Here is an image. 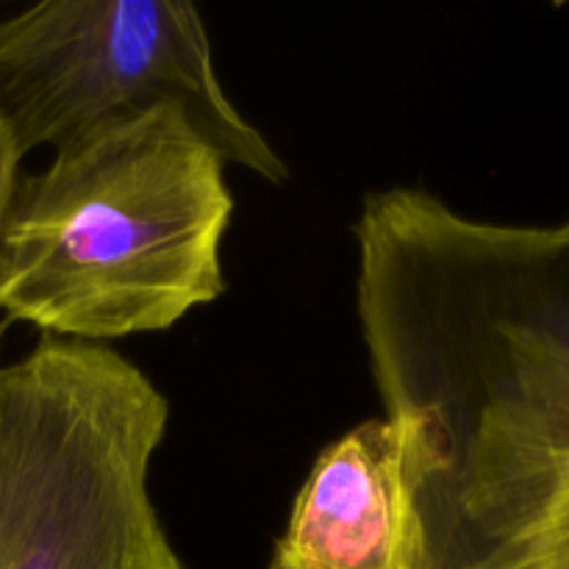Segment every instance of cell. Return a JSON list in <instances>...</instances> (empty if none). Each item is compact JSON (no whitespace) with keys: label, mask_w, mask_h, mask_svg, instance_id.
Masks as SVG:
<instances>
[{"label":"cell","mask_w":569,"mask_h":569,"mask_svg":"<svg viewBox=\"0 0 569 569\" xmlns=\"http://www.w3.org/2000/svg\"><path fill=\"white\" fill-rule=\"evenodd\" d=\"M226 159L176 109L56 150L0 222V311L42 337L167 331L226 292Z\"/></svg>","instance_id":"cell-1"},{"label":"cell","mask_w":569,"mask_h":569,"mask_svg":"<svg viewBox=\"0 0 569 569\" xmlns=\"http://www.w3.org/2000/svg\"><path fill=\"white\" fill-rule=\"evenodd\" d=\"M353 233L361 333L395 389L453 422L569 420V220L481 222L400 187Z\"/></svg>","instance_id":"cell-2"},{"label":"cell","mask_w":569,"mask_h":569,"mask_svg":"<svg viewBox=\"0 0 569 569\" xmlns=\"http://www.w3.org/2000/svg\"><path fill=\"white\" fill-rule=\"evenodd\" d=\"M170 403L106 345L0 367V569H183L150 500Z\"/></svg>","instance_id":"cell-3"},{"label":"cell","mask_w":569,"mask_h":569,"mask_svg":"<svg viewBox=\"0 0 569 569\" xmlns=\"http://www.w3.org/2000/svg\"><path fill=\"white\" fill-rule=\"evenodd\" d=\"M156 109H176L226 159L270 183L289 167L228 100L198 6L48 0L0 20V111L26 159Z\"/></svg>","instance_id":"cell-4"},{"label":"cell","mask_w":569,"mask_h":569,"mask_svg":"<svg viewBox=\"0 0 569 569\" xmlns=\"http://www.w3.org/2000/svg\"><path fill=\"white\" fill-rule=\"evenodd\" d=\"M433 467L417 417L356 426L311 467L270 569H428L420 495Z\"/></svg>","instance_id":"cell-5"},{"label":"cell","mask_w":569,"mask_h":569,"mask_svg":"<svg viewBox=\"0 0 569 569\" xmlns=\"http://www.w3.org/2000/svg\"><path fill=\"white\" fill-rule=\"evenodd\" d=\"M420 506L428 569H569V433L442 465Z\"/></svg>","instance_id":"cell-6"},{"label":"cell","mask_w":569,"mask_h":569,"mask_svg":"<svg viewBox=\"0 0 569 569\" xmlns=\"http://www.w3.org/2000/svg\"><path fill=\"white\" fill-rule=\"evenodd\" d=\"M20 153H17L14 137L9 131V122H6L3 111H0V222H3L6 209H9L11 192L17 187V178H20Z\"/></svg>","instance_id":"cell-7"}]
</instances>
